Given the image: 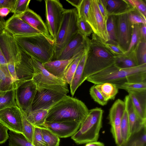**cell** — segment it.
<instances>
[{"label":"cell","mask_w":146,"mask_h":146,"mask_svg":"<svg viewBox=\"0 0 146 146\" xmlns=\"http://www.w3.org/2000/svg\"><path fill=\"white\" fill-rule=\"evenodd\" d=\"M125 108L124 102L118 99L110 108L108 115L111 132L117 146H122L121 135V125L122 116Z\"/></svg>","instance_id":"obj_12"},{"label":"cell","mask_w":146,"mask_h":146,"mask_svg":"<svg viewBox=\"0 0 146 146\" xmlns=\"http://www.w3.org/2000/svg\"><path fill=\"white\" fill-rule=\"evenodd\" d=\"M8 129L0 122V144L4 143L9 138Z\"/></svg>","instance_id":"obj_48"},{"label":"cell","mask_w":146,"mask_h":146,"mask_svg":"<svg viewBox=\"0 0 146 146\" xmlns=\"http://www.w3.org/2000/svg\"><path fill=\"white\" fill-rule=\"evenodd\" d=\"M3 18L0 17V34L5 29V21Z\"/></svg>","instance_id":"obj_57"},{"label":"cell","mask_w":146,"mask_h":146,"mask_svg":"<svg viewBox=\"0 0 146 146\" xmlns=\"http://www.w3.org/2000/svg\"><path fill=\"white\" fill-rule=\"evenodd\" d=\"M128 13L113 15L116 42L125 53L130 44L133 29V26L129 20Z\"/></svg>","instance_id":"obj_10"},{"label":"cell","mask_w":146,"mask_h":146,"mask_svg":"<svg viewBox=\"0 0 146 146\" xmlns=\"http://www.w3.org/2000/svg\"><path fill=\"white\" fill-rule=\"evenodd\" d=\"M146 127H145L144 128V130L140 136L139 139H138L144 146H145L146 143Z\"/></svg>","instance_id":"obj_53"},{"label":"cell","mask_w":146,"mask_h":146,"mask_svg":"<svg viewBox=\"0 0 146 146\" xmlns=\"http://www.w3.org/2000/svg\"><path fill=\"white\" fill-rule=\"evenodd\" d=\"M99 11L105 21H107L108 15L106 8L102 3V0H97Z\"/></svg>","instance_id":"obj_50"},{"label":"cell","mask_w":146,"mask_h":146,"mask_svg":"<svg viewBox=\"0 0 146 146\" xmlns=\"http://www.w3.org/2000/svg\"><path fill=\"white\" fill-rule=\"evenodd\" d=\"M87 40L86 56L82 81L89 76L115 64V56L103 42L93 33Z\"/></svg>","instance_id":"obj_1"},{"label":"cell","mask_w":146,"mask_h":146,"mask_svg":"<svg viewBox=\"0 0 146 146\" xmlns=\"http://www.w3.org/2000/svg\"><path fill=\"white\" fill-rule=\"evenodd\" d=\"M0 122L10 131L22 134V114L20 109L17 106L0 110Z\"/></svg>","instance_id":"obj_14"},{"label":"cell","mask_w":146,"mask_h":146,"mask_svg":"<svg viewBox=\"0 0 146 146\" xmlns=\"http://www.w3.org/2000/svg\"><path fill=\"white\" fill-rule=\"evenodd\" d=\"M81 0H66L68 3L77 9L80 5Z\"/></svg>","instance_id":"obj_55"},{"label":"cell","mask_w":146,"mask_h":146,"mask_svg":"<svg viewBox=\"0 0 146 146\" xmlns=\"http://www.w3.org/2000/svg\"><path fill=\"white\" fill-rule=\"evenodd\" d=\"M7 68L9 72L13 82L16 86L17 89L18 86L19 79L17 75L14 62L12 61L8 62Z\"/></svg>","instance_id":"obj_45"},{"label":"cell","mask_w":146,"mask_h":146,"mask_svg":"<svg viewBox=\"0 0 146 146\" xmlns=\"http://www.w3.org/2000/svg\"><path fill=\"white\" fill-rule=\"evenodd\" d=\"M115 65L121 68H132L138 66L135 50L121 56H115Z\"/></svg>","instance_id":"obj_26"},{"label":"cell","mask_w":146,"mask_h":146,"mask_svg":"<svg viewBox=\"0 0 146 146\" xmlns=\"http://www.w3.org/2000/svg\"><path fill=\"white\" fill-rule=\"evenodd\" d=\"M132 0L134 5L133 8L141 15L146 18V4L145 2L142 0Z\"/></svg>","instance_id":"obj_46"},{"label":"cell","mask_w":146,"mask_h":146,"mask_svg":"<svg viewBox=\"0 0 146 146\" xmlns=\"http://www.w3.org/2000/svg\"><path fill=\"white\" fill-rule=\"evenodd\" d=\"M7 63L0 46V64L2 66H7Z\"/></svg>","instance_id":"obj_54"},{"label":"cell","mask_w":146,"mask_h":146,"mask_svg":"<svg viewBox=\"0 0 146 146\" xmlns=\"http://www.w3.org/2000/svg\"><path fill=\"white\" fill-rule=\"evenodd\" d=\"M22 116V134L27 140L32 144L34 126L28 120L27 115L20 109Z\"/></svg>","instance_id":"obj_32"},{"label":"cell","mask_w":146,"mask_h":146,"mask_svg":"<svg viewBox=\"0 0 146 146\" xmlns=\"http://www.w3.org/2000/svg\"><path fill=\"white\" fill-rule=\"evenodd\" d=\"M129 126L130 139L146 127V120L142 119L134 108L128 95L124 99Z\"/></svg>","instance_id":"obj_19"},{"label":"cell","mask_w":146,"mask_h":146,"mask_svg":"<svg viewBox=\"0 0 146 146\" xmlns=\"http://www.w3.org/2000/svg\"><path fill=\"white\" fill-rule=\"evenodd\" d=\"M85 51L79 54L70 64L65 71L64 80L69 85L72 82L79 62Z\"/></svg>","instance_id":"obj_35"},{"label":"cell","mask_w":146,"mask_h":146,"mask_svg":"<svg viewBox=\"0 0 146 146\" xmlns=\"http://www.w3.org/2000/svg\"><path fill=\"white\" fill-rule=\"evenodd\" d=\"M48 110L39 109L32 111L27 115L28 120L34 126L44 127Z\"/></svg>","instance_id":"obj_28"},{"label":"cell","mask_w":146,"mask_h":146,"mask_svg":"<svg viewBox=\"0 0 146 146\" xmlns=\"http://www.w3.org/2000/svg\"><path fill=\"white\" fill-rule=\"evenodd\" d=\"M44 140L46 146H59L60 138L47 128L41 127Z\"/></svg>","instance_id":"obj_34"},{"label":"cell","mask_w":146,"mask_h":146,"mask_svg":"<svg viewBox=\"0 0 146 146\" xmlns=\"http://www.w3.org/2000/svg\"><path fill=\"white\" fill-rule=\"evenodd\" d=\"M11 12V10L6 7H1L0 8V17L3 18L6 17Z\"/></svg>","instance_id":"obj_52"},{"label":"cell","mask_w":146,"mask_h":146,"mask_svg":"<svg viewBox=\"0 0 146 146\" xmlns=\"http://www.w3.org/2000/svg\"><path fill=\"white\" fill-rule=\"evenodd\" d=\"M146 25L139 24V30L141 40L146 41Z\"/></svg>","instance_id":"obj_51"},{"label":"cell","mask_w":146,"mask_h":146,"mask_svg":"<svg viewBox=\"0 0 146 146\" xmlns=\"http://www.w3.org/2000/svg\"><path fill=\"white\" fill-rule=\"evenodd\" d=\"M127 92L136 111L142 119L146 120V90Z\"/></svg>","instance_id":"obj_24"},{"label":"cell","mask_w":146,"mask_h":146,"mask_svg":"<svg viewBox=\"0 0 146 146\" xmlns=\"http://www.w3.org/2000/svg\"><path fill=\"white\" fill-rule=\"evenodd\" d=\"M16 89L9 72L7 66L0 64V90L6 91Z\"/></svg>","instance_id":"obj_27"},{"label":"cell","mask_w":146,"mask_h":146,"mask_svg":"<svg viewBox=\"0 0 146 146\" xmlns=\"http://www.w3.org/2000/svg\"><path fill=\"white\" fill-rule=\"evenodd\" d=\"M86 56V50L79 62L70 85V92L72 96L74 95L78 87L83 83L82 79Z\"/></svg>","instance_id":"obj_25"},{"label":"cell","mask_w":146,"mask_h":146,"mask_svg":"<svg viewBox=\"0 0 146 146\" xmlns=\"http://www.w3.org/2000/svg\"><path fill=\"white\" fill-rule=\"evenodd\" d=\"M37 91L32 80L26 81L15 89V101L17 106L27 115L32 111V103Z\"/></svg>","instance_id":"obj_11"},{"label":"cell","mask_w":146,"mask_h":146,"mask_svg":"<svg viewBox=\"0 0 146 146\" xmlns=\"http://www.w3.org/2000/svg\"><path fill=\"white\" fill-rule=\"evenodd\" d=\"M78 18L76 8L65 9L61 25L54 41V55L52 61L58 59L64 48L78 33Z\"/></svg>","instance_id":"obj_6"},{"label":"cell","mask_w":146,"mask_h":146,"mask_svg":"<svg viewBox=\"0 0 146 146\" xmlns=\"http://www.w3.org/2000/svg\"><path fill=\"white\" fill-rule=\"evenodd\" d=\"M104 111L96 107L89 110L77 131L71 139L77 144H82L98 141L102 127Z\"/></svg>","instance_id":"obj_5"},{"label":"cell","mask_w":146,"mask_h":146,"mask_svg":"<svg viewBox=\"0 0 146 146\" xmlns=\"http://www.w3.org/2000/svg\"><path fill=\"white\" fill-rule=\"evenodd\" d=\"M18 15L25 22L40 33L50 35L45 23L40 16L33 10L29 8L24 13Z\"/></svg>","instance_id":"obj_21"},{"label":"cell","mask_w":146,"mask_h":146,"mask_svg":"<svg viewBox=\"0 0 146 146\" xmlns=\"http://www.w3.org/2000/svg\"><path fill=\"white\" fill-rule=\"evenodd\" d=\"M128 17L129 21L133 26L139 24L146 25V18L135 9L128 13Z\"/></svg>","instance_id":"obj_41"},{"label":"cell","mask_w":146,"mask_h":146,"mask_svg":"<svg viewBox=\"0 0 146 146\" xmlns=\"http://www.w3.org/2000/svg\"><path fill=\"white\" fill-rule=\"evenodd\" d=\"M133 32L130 43L128 49L125 53H128L135 50L139 42L141 40L139 24L133 25Z\"/></svg>","instance_id":"obj_39"},{"label":"cell","mask_w":146,"mask_h":146,"mask_svg":"<svg viewBox=\"0 0 146 146\" xmlns=\"http://www.w3.org/2000/svg\"><path fill=\"white\" fill-rule=\"evenodd\" d=\"M129 146H144L138 139L134 140L132 142Z\"/></svg>","instance_id":"obj_58"},{"label":"cell","mask_w":146,"mask_h":146,"mask_svg":"<svg viewBox=\"0 0 146 146\" xmlns=\"http://www.w3.org/2000/svg\"><path fill=\"white\" fill-rule=\"evenodd\" d=\"M68 92V89L37 90L32 104V111L39 109L48 110L66 96Z\"/></svg>","instance_id":"obj_9"},{"label":"cell","mask_w":146,"mask_h":146,"mask_svg":"<svg viewBox=\"0 0 146 146\" xmlns=\"http://www.w3.org/2000/svg\"><path fill=\"white\" fill-rule=\"evenodd\" d=\"M120 132L122 146H127L130 139L129 126L126 108L122 119Z\"/></svg>","instance_id":"obj_33"},{"label":"cell","mask_w":146,"mask_h":146,"mask_svg":"<svg viewBox=\"0 0 146 146\" xmlns=\"http://www.w3.org/2000/svg\"><path fill=\"white\" fill-rule=\"evenodd\" d=\"M108 16L117 15L129 12L135 9L127 0H102Z\"/></svg>","instance_id":"obj_23"},{"label":"cell","mask_w":146,"mask_h":146,"mask_svg":"<svg viewBox=\"0 0 146 146\" xmlns=\"http://www.w3.org/2000/svg\"><path fill=\"white\" fill-rule=\"evenodd\" d=\"M89 92L91 97L98 104L102 106L107 104L108 102L105 100L100 92L95 87V84L91 87Z\"/></svg>","instance_id":"obj_43"},{"label":"cell","mask_w":146,"mask_h":146,"mask_svg":"<svg viewBox=\"0 0 146 146\" xmlns=\"http://www.w3.org/2000/svg\"><path fill=\"white\" fill-rule=\"evenodd\" d=\"M0 46L7 62H13L15 65L19 64L22 51L14 37L5 30L0 34Z\"/></svg>","instance_id":"obj_13"},{"label":"cell","mask_w":146,"mask_h":146,"mask_svg":"<svg viewBox=\"0 0 146 146\" xmlns=\"http://www.w3.org/2000/svg\"><path fill=\"white\" fill-rule=\"evenodd\" d=\"M31 57L34 73L32 79L37 90L44 88L56 90L68 89L65 81L56 77L46 70L42 63Z\"/></svg>","instance_id":"obj_7"},{"label":"cell","mask_w":146,"mask_h":146,"mask_svg":"<svg viewBox=\"0 0 146 146\" xmlns=\"http://www.w3.org/2000/svg\"><path fill=\"white\" fill-rule=\"evenodd\" d=\"M95 86L108 102L110 100H114L118 92L115 85L112 83H105L95 85Z\"/></svg>","instance_id":"obj_29"},{"label":"cell","mask_w":146,"mask_h":146,"mask_svg":"<svg viewBox=\"0 0 146 146\" xmlns=\"http://www.w3.org/2000/svg\"><path fill=\"white\" fill-rule=\"evenodd\" d=\"M135 52L138 65L146 64V41H140Z\"/></svg>","instance_id":"obj_37"},{"label":"cell","mask_w":146,"mask_h":146,"mask_svg":"<svg viewBox=\"0 0 146 146\" xmlns=\"http://www.w3.org/2000/svg\"><path fill=\"white\" fill-rule=\"evenodd\" d=\"M15 106H17L15 101V90L6 91L0 90V110Z\"/></svg>","instance_id":"obj_31"},{"label":"cell","mask_w":146,"mask_h":146,"mask_svg":"<svg viewBox=\"0 0 146 146\" xmlns=\"http://www.w3.org/2000/svg\"><path fill=\"white\" fill-rule=\"evenodd\" d=\"M88 38L78 33L64 48L57 60L69 59L84 52L87 47Z\"/></svg>","instance_id":"obj_17"},{"label":"cell","mask_w":146,"mask_h":146,"mask_svg":"<svg viewBox=\"0 0 146 146\" xmlns=\"http://www.w3.org/2000/svg\"><path fill=\"white\" fill-rule=\"evenodd\" d=\"M86 80L95 85L107 82L117 85L125 82H146V64L125 68H119L114 64L89 76Z\"/></svg>","instance_id":"obj_2"},{"label":"cell","mask_w":146,"mask_h":146,"mask_svg":"<svg viewBox=\"0 0 146 146\" xmlns=\"http://www.w3.org/2000/svg\"><path fill=\"white\" fill-rule=\"evenodd\" d=\"M5 29L14 37L42 34L25 22L19 15L14 14L5 21Z\"/></svg>","instance_id":"obj_15"},{"label":"cell","mask_w":146,"mask_h":146,"mask_svg":"<svg viewBox=\"0 0 146 146\" xmlns=\"http://www.w3.org/2000/svg\"><path fill=\"white\" fill-rule=\"evenodd\" d=\"M81 123L76 121H45L44 127L50 130L59 138H66L73 135L79 129Z\"/></svg>","instance_id":"obj_18"},{"label":"cell","mask_w":146,"mask_h":146,"mask_svg":"<svg viewBox=\"0 0 146 146\" xmlns=\"http://www.w3.org/2000/svg\"><path fill=\"white\" fill-rule=\"evenodd\" d=\"M32 144L34 146H46L43 139L40 127L34 126Z\"/></svg>","instance_id":"obj_44"},{"label":"cell","mask_w":146,"mask_h":146,"mask_svg":"<svg viewBox=\"0 0 146 146\" xmlns=\"http://www.w3.org/2000/svg\"><path fill=\"white\" fill-rule=\"evenodd\" d=\"M16 0H0V8L6 7L11 10V13L14 9Z\"/></svg>","instance_id":"obj_49"},{"label":"cell","mask_w":146,"mask_h":146,"mask_svg":"<svg viewBox=\"0 0 146 146\" xmlns=\"http://www.w3.org/2000/svg\"><path fill=\"white\" fill-rule=\"evenodd\" d=\"M106 46L115 56L122 55L125 52L117 45L106 43Z\"/></svg>","instance_id":"obj_47"},{"label":"cell","mask_w":146,"mask_h":146,"mask_svg":"<svg viewBox=\"0 0 146 146\" xmlns=\"http://www.w3.org/2000/svg\"><path fill=\"white\" fill-rule=\"evenodd\" d=\"M85 146H104V145L103 143L97 141L86 143Z\"/></svg>","instance_id":"obj_56"},{"label":"cell","mask_w":146,"mask_h":146,"mask_svg":"<svg viewBox=\"0 0 146 146\" xmlns=\"http://www.w3.org/2000/svg\"><path fill=\"white\" fill-rule=\"evenodd\" d=\"M89 111L81 101L66 95L48 110L46 122L76 121L82 123Z\"/></svg>","instance_id":"obj_3"},{"label":"cell","mask_w":146,"mask_h":146,"mask_svg":"<svg viewBox=\"0 0 146 146\" xmlns=\"http://www.w3.org/2000/svg\"><path fill=\"white\" fill-rule=\"evenodd\" d=\"M91 0H81L77 9L78 17L81 18L92 27L90 9Z\"/></svg>","instance_id":"obj_30"},{"label":"cell","mask_w":146,"mask_h":146,"mask_svg":"<svg viewBox=\"0 0 146 146\" xmlns=\"http://www.w3.org/2000/svg\"><path fill=\"white\" fill-rule=\"evenodd\" d=\"M14 38L21 50L42 64L52 61L54 41L50 35L40 34Z\"/></svg>","instance_id":"obj_4"},{"label":"cell","mask_w":146,"mask_h":146,"mask_svg":"<svg viewBox=\"0 0 146 146\" xmlns=\"http://www.w3.org/2000/svg\"><path fill=\"white\" fill-rule=\"evenodd\" d=\"M22 58L21 62L15 65L19 79L18 87L24 82L32 80L34 73L31 56L22 51Z\"/></svg>","instance_id":"obj_20"},{"label":"cell","mask_w":146,"mask_h":146,"mask_svg":"<svg viewBox=\"0 0 146 146\" xmlns=\"http://www.w3.org/2000/svg\"><path fill=\"white\" fill-rule=\"evenodd\" d=\"M30 0H16L13 10L14 14L19 15L26 11L29 8Z\"/></svg>","instance_id":"obj_42"},{"label":"cell","mask_w":146,"mask_h":146,"mask_svg":"<svg viewBox=\"0 0 146 146\" xmlns=\"http://www.w3.org/2000/svg\"><path fill=\"white\" fill-rule=\"evenodd\" d=\"M118 89L129 91H141L146 90V82H125L115 85Z\"/></svg>","instance_id":"obj_38"},{"label":"cell","mask_w":146,"mask_h":146,"mask_svg":"<svg viewBox=\"0 0 146 146\" xmlns=\"http://www.w3.org/2000/svg\"><path fill=\"white\" fill-rule=\"evenodd\" d=\"M77 26L78 33L85 37H88L93 33L89 24L83 19L78 17Z\"/></svg>","instance_id":"obj_40"},{"label":"cell","mask_w":146,"mask_h":146,"mask_svg":"<svg viewBox=\"0 0 146 146\" xmlns=\"http://www.w3.org/2000/svg\"><path fill=\"white\" fill-rule=\"evenodd\" d=\"M106 27L109 38L108 41L107 43L118 45L116 39L114 21L113 15L108 16L106 21Z\"/></svg>","instance_id":"obj_36"},{"label":"cell","mask_w":146,"mask_h":146,"mask_svg":"<svg viewBox=\"0 0 146 146\" xmlns=\"http://www.w3.org/2000/svg\"><path fill=\"white\" fill-rule=\"evenodd\" d=\"M46 23L47 29L55 41L59 31L65 10L58 0H45Z\"/></svg>","instance_id":"obj_8"},{"label":"cell","mask_w":146,"mask_h":146,"mask_svg":"<svg viewBox=\"0 0 146 146\" xmlns=\"http://www.w3.org/2000/svg\"><path fill=\"white\" fill-rule=\"evenodd\" d=\"M79 54L69 59L57 60L42 64L44 68L51 74L56 77L64 80V74L66 68Z\"/></svg>","instance_id":"obj_22"},{"label":"cell","mask_w":146,"mask_h":146,"mask_svg":"<svg viewBox=\"0 0 146 146\" xmlns=\"http://www.w3.org/2000/svg\"><path fill=\"white\" fill-rule=\"evenodd\" d=\"M90 9L93 33L103 42L106 43L109 40L106 21L99 11L97 0H91Z\"/></svg>","instance_id":"obj_16"}]
</instances>
